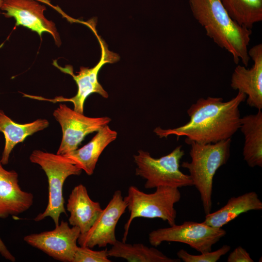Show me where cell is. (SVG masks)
Instances as JSON below:
<instances>
[{"label": "cell", "instance_id": "1", "mask_svg": "<svg viewBox=\"0 0 262 262\" xmlns=\"http://www.w3.org/2000/svg\"><path fill=\"white\" fill-rule=\"evenodd\" d=\"M246 95L238 92L227 101L221 98H200L187 110L189 121L183 125L163 129L158 127L154 132L160 138L171 135L186 137L185 142L201 144L215 143L231 137L240 127L239 107L245 101Z\"/></svg>", "mask_w": 262, "mask_h": 262}, {"label": "cell", "instance_id": "2", "mask_svg": "<svg viewBox=\"0 0 262 262\" xmlns=\"http://www.w3.org/2000/svg\"><path fill=\"white\" fill-rule=\"evenodd\" d=\"M192 15L206 35L227 50L233 62L247 67L251 29L239 24L229 15L221 0H188Z\"/></svg>", "mask_w": 262, "mask_h": 262}, {"label": "cell", "instance_id": "3", "mask_svg": "<svg viewBox=\"0 0 262 262\" xmlns=\"http://www.w3.org/2000/svg\"><path fill=\"white\" fill-rule=\"evenodd\" d=\"M231 142V138H229L215 143L192 142L189 144L191 161L183 162L181 164L188 169L193 186L199 193L206 214L210 213L212 209L214 176L228 162Z\"/></svg>", "mask_w": 262, "mask_h": 262}, {"label": "cell", "instance_id": "4", "mask_svg": "<svg viewBox=\"0 0 262 262\" xmlns=\"http://www.w3.org/2000/svg\"><path fill=\"white\" fill-rule=\"evenodd\" d=\"M32 163L39 165L45 172L48 180L49 198L46 208L34 219L36 222L47 217L53 220L55 226L59 224L62 213L66 214L64 206L63 188L66 179L72 175H81L82 170L63 155L36 149L29 156Z\"/></svg>", "mask_w": 262, "mask_h": 262}, {"label": "cell", "instance_id": "5", "mask_svg": "<svg viewBox=\"0 0 262 262\" xmlns=\"http://www.w3.org/2000/svg\"><path fill=\"white\" fill-rule=\"evenodd\" d=\"M154 192L146 193L135 186H130L124 197L130 212L124 226L123 242H126L132 221L136 218H160L170 226L176 224L177 211L175 205L180 199L181 194L177 188L161 186Z\"/></svg>", "mask_w": 262, "mask_h": 262}, {"label": "cell", "instance_id": "6", "mask_svg": "<svg viewBox=\"0 0 262 262\" xmlns=\"http://www.w3.org/2000/svg\"><path fill=\"white\" fill-rule=\"evenodd\" d=\"M184 155L181 146H177L168 154L159 158L152 157L148 152L139 150L133 156L136 165L135 174L146 180V189L193 186L190 175L180 169V161Z\"/></svg>", "mask_w": 262, "mask_h": 262}, {"label": "cell", "instance_id": "7", "mask_svg": "<svg viewBox=\"0 0 262 262\" xmlns=\"http://www.w3.org/2000/svg\"><path fill=\"white\" fill-rule=\"evenodd\" d=\"M91 29L98 39L101 50V59L97 65L91 68L81 67L80 71L78 72L77 75H75L71 66H66L65 67H62L58 66L56 63L54 64L64 73L71 75L76 82L78 91L75 96L70 98L60 96L56 97L53 99H50L40 96L23 94V97L53 103L71 102L74 105L73 110L82 114H83L85 101L91 94L98 93L104 98H108V94L103 88L98 81V73L101 67L105 64L114 63L117 61L119 59V56L117 54L114 53L108 49L106 44L98 35L95 27L92 28Z\"/></svg>", "mask_w": 262, "mask_h": 262}, {"label": "cell", "instance_id": "8", "mask_svg": "<svg viewBox=\"0 0 262 262\" xmlns=\"http://www.w3.org/2000/svg\"><path fill=\"white\" fill-rule=\"evenodd\" d=\"M226 234L222 228H216L203 222L185 221L180 225L153 230L148 234L149 243L158 246L164 242L183 243L200 253L212 251L213 245Z\"/></svg>", "mask_w": 262, "mask_h": 262}, {"label": "cell", "instance_id": "9", "mask_svg": "<svg viewBox=\"0 0 262 262\" xmlns=\"http://www.w3.org/2000/svg\"><path fill=\"white\" fill-rule=\"evenodd\" d=\"M62 131V140L56 153L65 155L78 148L88 134L98 131L108 124L107 116L88 117L71 109L65 104H59L53 113Z\"/></svg>", "mask_w": 262, "mask_h": 262}, {"label": "cell", "instance_id": "10", "mask_svg": "<svg viewBox=\"0 0 262 262\" xmlns=\"http://www.w3.org/2000/svg\"><path fill=\"white\" fill-rule=\"evenodd\" d=\"M80 234L78 227L62 220L53 230L26 235L24 241L55 260L73 262Z\"/></svg>", "mask_w": 262, "mask_h": 262}, {"label": "cell", "instance_id": "11", "mask_svg": "<svg viewBox=\"0 0 262 262\" xmlns=\"http://www.w3.org/2000/svg\"><path fill=\"white\" fill-rule=\"evenodd\" d=\"M127 209V204L120 190L114 193L112 198L90 228L81 234L78 244L80 246L93 248L104 247L113 245L117 241L115 228L117 224Z\"/></svg>", "mask_w": 262, "mask_h": 262}, {"label": "cell", "instance_id": "12", "mask_svg": "<svg viewBox=\"0 0 262 262\" xmlns=\"http://www.w3.org/2000/svg\"><path fill=\"white\" fill-rule=\"evenodd\" d=\"M46 8L37 0H3L0 10L6 17H14L16 26H22L36 32L40 36L46 32L57 45L61 40L54 23L44 15Z\"/></svg>", "mask_w": 262, "mask_h": 262}, {"label": "cell", "instance_id": "13", "mask_svg": "<svg viewBox=\"0 0 262 262\" xmlns=\"http://www.w3.org/2000/svg\"><path fill=\"white\" fill-rule=\"evenodd\" d=\"M248 55L253 61L251 68L238 65L231 75V87L245 94L247 104L262 109V44L259 43L248 49Z\"/></svg>", "mask_w": 262, "mask_h": 262}, {"label": "cell", "instance_id": "14", "mask_svg": "<svg viewBox=\"0 0 262 262\" xmlns=\"http://www.w3.org/2000/svg\"><path fill=\"white\" fill-rule=\"evenodd\" d=\"M18 182L17 173L4 169L0 162V219L22 213L33 205V194L23 191Z\"/></svg>", "mask_w": 262, "mask_h": 262}, {"label": "cell", "instance_id": "15", "mask_svg": "<svg viewBox=\"0 0 262 262\" xmlns=\"http://www.w3.org/2000/svg\"><path fill=\"white\" fill-rule=\"evenodd\" d=\"M66 207L70 213L69 224L78 227L81 234L90 229L102 210L100 203L91 199L86 187L82 184L73 188Z\"/></svg>", "mask_w": 262, "mask_h": 262}, {"label": "cell", "instance_id": "16", "mask_svg": "<svg viewBox=\"0 0 262 262\" xmlns=\"http://www.w3.org/2000/svg\"><path fill=\"white\" fill-rule=\"evenodd\" d=\"M96 134L87 144L64 155L72 164L92 175L98 158L104 149L117 137L116 131L108 126H104L97 131Z\"/></svg>", "mask_w": 262, "mask_h": 262}, {"label": "cell", "instance_id": "17", "mask_svg": "<svg viewBox=\"0 0 262 262\" xmlns=\"http://www.w3.org/2000/svg\"><path fill=\"white\" fill-rule=\"evenodd\" d=\"M49 122L46 119H37L34 121L19 124L12 120L0 110V132L3 133L5 145L2 153L0 163L2 165L9 162L10 154L18 144L33 134L48 128Z\"/></svg>", "mask_w": 262, "mask_h": 262}, {"label": "cell", "instance_id": "18", "mask_svg": "<svg viewBox=\"0 0 262 262\" xmlns=\"http://www.w3.org/2000/svg\"><path fill=\"white\" fill-rule=\"evenodd\" d=\"M262 210V202L258 194L253 191L229 198L222 208L206 214L203 223L216 228L224 225L237 218L239 215L250 211Z\"/></svg>", "mask_w": 262, "mask_h": 262}, {"label": "cell", "instance_id": "19", "mask_svg": "<svg viewBox=\"0 0 262 262\" xmlns=\"http://www.w3.org/2000/svg\"><path fill=\"white\" fill-rule=\"evenodd\" d=\"M241 131L245 142L243 155L250 167H262V112L245 115L240 119Z\"/></svg>", "mask_w": 262, "mask_h": 262}, {"label": "cell", "instance_id": "20", "mask_svg": "<svg viewBox=\"0 0 262 262\" xmlns=\"http://www.w3.org/2000/svg\"><path fill=\"white\" fill-rule=\"evenodd\" d=\"M109 257L120 258L130 262H180V260L170 258L154 247L142 244H131L117 240L107 250Z\"/></svg>", "mask_w": 262, "mask_h": 262}, {"label": "cell", "instance_id": "21", "mask_svg": "<svg viewBox=\"0 0 262 262\" xmlns=\"http://www.w3.org/2000/svg\"><path fill=\"white\" fill-rule=\"evenodd\" d=\"M230 16L239 24L251 29L262 21V0H221Z\"/></svg>", "mask_w": 262, "mask_h": 262}, {"label": "cell", "instance_id": "22", "mask_svg": "<svg viewBox=\"0 0 262 262\" xmlns=\"http://www.w3.org/2000/svg\"><path fill=\"white\" fill-rule=\"evenodd\" d=\"M230 250L229 246L224 245L214 251L201 253L199 255H192L181 249L177 252V256L180 260L184 262H216Z\"/></svg>", "mask_w": 262, "mask_h": 262}, {"label": "cell", "instance_id": "23", "mask_svg": "<svg viewBox=\"0 0 262 262\" xmlns=\"http://www.w3.org/2000/svg\"><path fill=\"white\" fill-rule=\"evenodd\" d=\"M107 249L94 250L85 246H78L73 262H110Z\"/></svg>", "mask_w": 262, "mask_h": 262}, {"label": "cell", "instance_id": "24", "mask_svg": "<svg viewBox=\"0 0 262 262\" xmlns=\"http://www.w3.org/2000/svg\"><path fill=\"white\" fill-rule=\"evenodd\" d=\"M228 262H253L249 253L243 247L239 246L229 255Z\"/></svg>", "mask_w": 262, "mask_h": 262}, {"label": "cell", "instance_id": "25", "mask_svg": "<svg viewBox=\"0 0 262 262\" xmlns=\"http://www.w3.org/2000/svg\"><path fill=\"white\" fill-rule=\"evenodd\" d=\"M0 254L5 259L12 262L16 261L15 256L12 254L0 237Z\"/></svg>", "mask_w": 262, "mask_h": 262}, {"label": "cell", "instance_id": "26", "mask_svg": "<svg viewBox=\"0 0 262 262\" xmlns=\"http://www.w3.org/2000/svg\"><path fill=\"white\" fill-rule=\"evenodd\" d=\"M3 0H0V9L2 6V3H3Z\"/></svg>", "mask_w": 262, "mask_h": 262}]
</instances>
